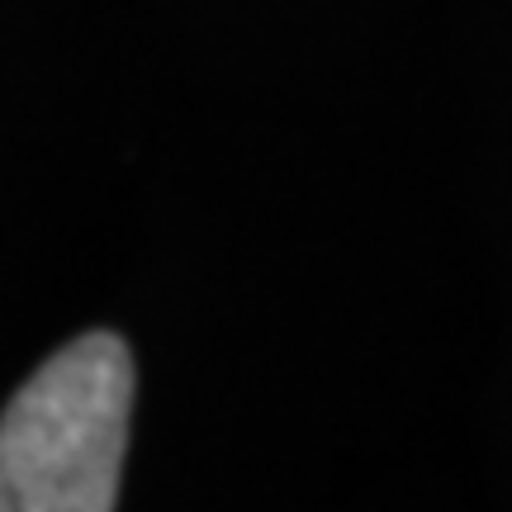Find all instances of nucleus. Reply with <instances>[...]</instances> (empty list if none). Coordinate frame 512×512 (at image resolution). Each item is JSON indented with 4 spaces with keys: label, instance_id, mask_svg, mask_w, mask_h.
Returning a JSON list of instances; mask_svg holds the SVG:
<instances>
[{
    "label": "nucleus",
    "instance_id": "obj_1",
    "mask_svg": "<svg viewBox=\"0 0 512 512\" xmlns=\"http://www.w3.org/2000/svg\"><path fill=\"white\" fill-rule=\"evenodd\" d=\"M133 422L124 337L86 332L15 389L0 418V508L110 512Z\"/></svg>",
    "mask_w": 512,
    "mask_h": 512
}]
</instances>
